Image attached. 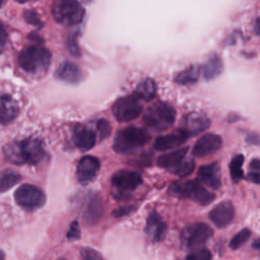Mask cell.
Here are the masks:
<instances>
[{"label": "cell", "instance_id": "6da1fadb", "mask_svg": "<svg viewBox=\"0 0 260 260\" xmlns=\"http://www.w3.org/2000/svg\"><path fill=\"white\" fill-rule=\"evenodd\" d=\"M4 154L9 161L16 165H37L45 156V149L39 139L26 138L7 144Z\"/></svg>", "mask_w": 260, "mask_h": 260}, {"label": "cell", "instance_id": "7a4b0ae2", "mask_svg": "<svg viewBox=\"0 0 260 260\" xmlns=\"http://www.w3.org/2000/svg\"><path fill=\"white\" fill-rule=\"evenodd\" d=\"M18 63L28 73L43 74L50 66L51 53L40 45H32L22 50L18 57Z\"/></svg>", "mask_w": 260, "mask_h": 260}, {"label": "cell", "instance_id": "3957f363", "mask_svg": "<svg viewBox=\"0 0 260 260\" xmlns=\"http://www.w3.org/2000/svg\"><path fill=\"white\" fill-rule=\"evenodd\" d=\"M148 141L149 135L143 129L130 126L117 132L113 148L119 153H126L143 146Z\"/></svg>", "mask_w": 260, "mask_h": 260}, {"label": "cell", "instance_id": "277c9868", "mask_svg": "<svg viewBox=\"0 0 260 260\" xmlns=\"http://www.w3.org/2000/svg\"><path fill=\"white\" fill-rule=\"evenodd\" d=\"M176 120V112L169 104L158 102L147 108L143 121L145 125L157 131L169 129Z\"/></svg>", "mask_w": 260, "mask_h": 260}, {"label": "cell", "instance_id": "5b68a950", "mask_svg": "<svg viewBox=\"0 0 260 260\" xmlns=\"http://www.w3.org/2000/svg\"><path fill=\"white\" fill-rule=\"evenodd\" d=\"M55 20L64 25H75L82 21L84 8L77 0H55L52 5Z\"/></svg>", "mask_w": 260, "mask_h": 260}, {"label": "cell", "instance_id": "8992f818", "mask_svg": "<svg viewBox=\"0 0 260 260\" xmlns=\"http://www.w3.org/2000/svg\"><path fill=\"white\" fill-rule=\"evenodd\" d=\"M170 190L176 196L180 198H189L200 205H208L215 198L213 193L209 192L197 181L175 183L171 186Z\"/></svg>", "mask_w": 260, "mask_h": 260}, {"label": "cell", "instance_id": "52a82bcc", "mask_svg": "<svg viewBox=\"0 0 260 260\" xmlns=\"http://www.w3.org/2000/svg\"><path fill=\"white\" fill-rule=\"evenodd\" d=\"M14 199L19 206L28 210L40 208L46 202V196L42 189L30 184H24L17 188Z\"/></svg>", "mask_w": 260, "mask_h": 260}, {"label": "cell", "instance_id": "ba28073f", "mask_svg": "<svg viewBox=\"0 0 260 260\" xmlns=\"http://www.w3.org/2000/svg\"><path fill=\"white\" fill-rule=\"evenodd\" d=\"M212 235L213 231L208 224L204 222H194L183 229L181 242L187 248H194L206 243Z\"/></svg>", "mask_w": 260, "mask_h": 260}, {"label": "cell", "instance_id": "9c48e42d", "mask_svg": "<svg viewBox=\"0 0 260 260\" xmlns=\"http://www.w3.org/2000/svg\"><path fill=\"white\" fill-rule=\"evenodd\" d=\"M142 112V105L134 95L120 98L113 105V114L120 122H129L138 118Z\"/></svg>", "mask_w": 260, "mask_h": 260}, {"label": "cell", "instance_id": "30bf717a", "mask_svg": "<svg viewBox=\"0 0 260 260\" xmlns=\"http://www.w3.org/2000/svg\"><path fill=\"white\" fill-rule=\"evenodd\" d=\"M142 183L141 175L136 171L120 170L112 177V185L121 192L135 190Z\"/></svg>", "mask_w": 260, "mask_h": 260}, {"label": "cell", "instance_id": "8fae6325", "mask_svg": "<svg viewBox=\"0 0 260 260\" xmlns=\"http://www.w3.org/2000/svg\"><path fill=\"white\" fill-rule=\"evenodd\" d=\"M222 145L221 137L217 134L209 133L203 135L193 146L192 153L197 157L207 156L220 149Z\"/></svg>", "mask_w": 260, "mask_h": 260}, {"label": "cell", "instance_id": "7c38bea8", "mask_svg": "<svg viewBox=\"0 0 260 260\" xmlns=\"http://www.w3.org/2000/svg\"><path fill=\"white\" fill-rule=\"evenodd\" d=\"M100 166V160L94 156L85 155L81 157L76 170L78 182L81 184H87L91 182L98 175Z\"/></svg>", "mask_w": 260, "mask_h": 260}, {"label": "cell", "instance_id": "4fadbf2b", "mask_svg": "<svg viewBox=\"0 0 260 260\" xmlns=\"http://www.w3.org/2000/svg\"><path fill=\"white\" fill-rule=\"evenodd\" d=\"M235 216V208L231 201H222L209 212L210 220L217 228H224L232 222Z\"/></svg>", "mask_w": 260, "mask_h": 260}, {"label": "cell", "instance_id": "5bb4252c", "mask_svg": "<svg viewBox=\"0 0 260 260\" xmlns=\"http://www.w3.org/2000/svg\"><path fill=\"white\" fill-rule=\"evenodd\" d=\"M145 233L152 243L162 241L167 233V224L156 211H152L145 224Z\"/></svg>", "mask_w": 260, "mask_h": 260}, {"label": "cell", "instance_id": "9a60e30c", "mask_svg": "<svg viewBox=\"0 0 260 260\" xmlns=\"http://www.w3.org/2000/svg\"><path fill=\"white\" fill-rule=\"evenodd\" d=\"M210 125L208 117L202 113L193 112L185 116L183 120V130L189 135H196L206 130Z\"/></svg>", "mask_w": 260, "mask_h": 260}, {"label": "cell", "instance_id": "2e32d148", "mask_svg": "<svg viewBox=\"0 0 260 260\" xmlns=\"http://www.w3.org/2000/svg\"><path fill=\"white\" fill-rule=\"evenodd\" d=\"M187 138L188 134L181 128L171 132L170 134L157 137L153 143V147L155 150L158 151L173 149L182 145L187 140Z\"/></svg>", "mask_w": 260, "mask_h": 260}, {"label": "cell", "instance_id": "e0dca14e", "mask_svg": "<svg viewBox=\"0 0 260 260\" xmlns=\"http://www.w3.org/2000/svg\"><path fill=\"white\" fill-rule=\"evenodd\" d=\"M197 177L201 183L212 189H218L221 186L220 169L216 161L200 167Z\"/></svg>", "mask_w": 260, "mask_h": 260}, {"label": "cell", "instance_id": "ac0fdd59", "mask_svg": "<svg viewBox=\"0 0 260 260\" xmlns=\"http://www.w3.org/2000/svg\"><path fill=\"white\" fill-rule=\"evenodd\" d=\"M72 139L77 148H79L82 151H86L92 148L95 144L96 135L94 131H92L91 129L86 128L84 126H80L74 129Z\"/></svg>", "mask_w": 260, "mask_h": 260}, {"label": "cell", "instance_id": "d6986e66", "mask_svg": "<svg viewBox=\"0 0 260 260\" xmlns=\"http://www.w3.org/2000/svg\"><path fill=\"white\" fill-rule=\"evenodd\" d=\"M55 74L58 79L71 84H76L82 79V73L79 67L76 64L68 61L61 63Z\"/></svg>", "mask_w": 260, "mask_h": 260}, {"label": "cell", "instance_id": "ffe728a7", "mask_svg": "<svg viewBox=\"0 0 260 260\" xmlns=\"http://www.w3.org/2000/svg\"><path fill=\"white\" fill-rule=\"evenodd\" d=\"M18 114L16 102L8 94H0V125L10 123Z\"/></svg>", "mask_w": 260, "mask_h": 260}, {"label": "cell", "instance_id": "44dd1931", "mask_svg": "<svg viewBox=\"0 0 260 260\" xmlns=\"http://www.w3.org/2000/svg\"><path fill=\"white\" fill-rule=\"evenodd\" d=\"M103 214V204L99 196L93 195L89 198L84 209V220L86 223L92 224L96 222Z\"/></svg>", "mask_w": 260, "mask_h": 260}, {"label": "cell", "instance_id": "7402d4cb", "mask_svg": "<svg viewBox=\"0 0 260 260\" xmlns=\"http://www.w3.org/2000/svg\"><path fill=\"white\" fill-rule=\"evenodd\" d=\"M188 148L184 147L178 150L160 155L157 158V166L164 169H174L176 168L185 157Z\"/></svg>", "mask_w": 260, "mask_h": 260}, {"label": "cell", "instance_id": "603a6c76", "mask_svg": "<svg viewBox=\"0 0 260 260\" xmlns=\"http://www.w3.org/2000/svg\"><path fill=\"white\" fill-rule=\"evenodd\" d=\"M155 94H156V84L150 78H146L142 80L137 85L134 91V96L137 98L139 101L141 100L144 102H149L153 100Z\"/></svg>", "mask_w": 260, "mask_h": 260}, {"label": "cell", "instance_id": "cb8c5ba5", "mask_svg": "<svg viewBox=\"0 0 260 260\" xmlns=\"http://www.w3.org/2000/svg\"><path fill=\"white\" fill-rule=\"evenodd\" d=\"M202 72H203V76L206 80H210V79L217 77L222 72L221 60L216 55H213L203 65Z\"/></svg>", "mask_w": 260, "mask_h": 260}, {"label": "cell", "instance_id": "d4e9b609", "mask_svg": "<svg viewBox=\"0 0 260 260\" xmlns=\"http://www.w3.org/2000/svg\"><path fill=\"white\" fill-rule=\"evenodd\" d=\"M199 77V67L198 66H190L178 73L175 77V81L181 85L194 84Z\"/></svg>", "mask_w": 260, "mask_h": 260}, {"label": "cell", "instance_id": "484cf974", "mask_svg": "<svg viewBox=\"0 0 260 260\" xmlns=\"http://www.w3.org/2000/svg\"><path fill=\"white\" fill-rule=\"evenodd\" d=\"M20 179V175L13 170H4L0 172V192L9 190L16 185Z\"/></svg>", "mask_w": 260, "mask_h": 260}, {"label": "cell", "instance_id": "4316f807", "mask_svg": "<svg viewBox=\"0 0 260 260\" xmlns=\"http://www.w3.org/2000/svg\"><path fill=\"white\" fill-rule=\"evenodd\" d=\"M243 162H244V156H243L242 154H238V155L234 156V158H233L232 161H231L230 171H231L232 179H233L235 182L240 181V180L244 177L243 170H242Z\"/></svg>", "mask_w": 260, "mask_h": 260}, {"label": "cell", "instance_id": "83f0119b", "mask_svg": "<svg viewBox=\"0 0 260 260\" xmlns=\"http://www.w3.org/2000/svg\"><path fill=\"white\" fill-rule=\"evenodd\" d=\"M195 168V162L192 158H187V159H183L176 168H174V173L183 178L186 177L188 175H190L193 170Z\"/></svg>", "mask_w": 260, "mask_h": 260}, {"label": "cell", "instance_id": "f1b7e54d", "mask_svg": "<svg viewBox=\"0 0 260 260\" xmlns=\"http://www.w3.org/2000/svg\"><path fill=\"white\" fill-rule=\"evenodd\" d=\"M250 236H251V231L249 229H243L237 235H235V237L232 239L230 243L231 248L232 249L240 248L243 244H245L249 240Z\"/></svg>", "mask_w": 260, "mask_h": 260}, {"label": "cell", "instance_id": "f546056e", "mask_svg": "<svg viewBox=\"0 0 260 260\" xmlns=\"http://www.w3.org/2000/svg\"><path fill=\"white\" fill-rule=\"evenodd\" d=\"M186 260H211V254L207 249L199 248L189 254Z\"/></svg>", "mask_w": 260, "mask_h": 260}, {"label": "cell", "instance_id": "4dcf8cb0", "mask_svg": "<svg viewBox=\"0 0 260 260\" xmlns=\"http://www.w3.org/2000/svg\"><path fill=\"white\" fill-rule=\"evenodd\" d=\"M96 127H98V131L101 135L102 138H105V137H108L110 134H111V125L110 123L105 120V119H100L96 123Z\"/></svg>", "mask_w": 260, "mask_h": 260}, {"label": "cell", "instance_id": "1f68e13d", "mask_svg": "<svg viewBox=\"0 0 260 260\" xmlns=\"http://www.w3.org/2000/svg\"><path fill=\"white\" fill-rule=\"evenodd\" d=\"M82 260H104L103 256L91 248H84L81 250Z\"/></svg>", "mask_w": 260, "mask_h": 260}, {"label": "cell", "instance_id": "d6a6232c", "mask_svg": "<svg viewBox=\"0 0 260 260\" xmlns=\"http://www.w3.org/2000/svg\"><path fill=\"white\" fill-rule=\"evenodd\" d=\"M24 17L26 19L27 22H29L30 24L35 25V26H42V22H41V19L39 18L38 14L35 12V11H25L24 12Z\"/></svg>", "mask_w": 260, "mask_h": 260}, {"label": "cell", "instance_id": "836d02e7", "mask_svg": "<svg viewBox=\"0 0 260 260\" xmlns=\"http://www.w3.org/2000/svg\"><path fill=\"white\" fill-rule=\"evenodd\" d=\"M67 238L70 240H78L80 238V230L77 221H73L67 233Z\"/></svg>", "mask_w": 260, "mask_h": 260}, {"label": "cell", "instance_id": "e575fe53", "mask_svg": "<svg viewBox=\"0 0 260 260\" xmlns=\"http://www.w3.org/2000/svg\"><path fill=\"white\" fill-rule=\"evenodd\" d=\"M133 209H134V206H131V205L120 207V208L113 211V215L116 216V217H121V216H124V215L130 213Z\"/></svg>", "mask_w": 260, "mask_h": 260}, {"label": "cell", "instance_id": "d590c367", "mask_svg": "<svg viewBox=\"0 0 260 260\" xmlns=\"http://www.w3.org/2000/svg\"><path fill=\"white\" fill-rule=\"evenodd\" d=\"M6 42V32L4 27L0 24V53L3 51Z\"/></svg>", "mask_w": 260, "mask_h": 260}, {"label": "cell", "instance_id": "8d00e7d4", "mask_svg": "<svg viewBox=\"0 0 260 260\" xmlns=\"http://www.w3.org/2000/svg\"><path fill=\"white\" fill-rule=\"evenodd\" d=\"M248 180L252 181L255 184H259V171L251 170L248 174Z\"/></svg>", "mask_w": 260, "mask_h": 260}, {"label": "cell", "instance_id": "74e56055", "mask_svg": "<svg viewBox=\"0 0 260 260\" xmlns=\"http://www.w3.org/2000/svg\"><path fill=\"white\" fill-rule=\"evenodd\" d=\"M4 258H5L4 253L2 251H0V260H4Z\"/></svg>", "mask_w": 260, "mask_h": 260}, {"label": "cell", "instance_id": "f35d334b", "mask_svg": "<svg viewBox=\"0 0 260 260\" xmlns=\"http://www.w3.org/2000/svg\"><path fill=\"white\" fill-rule=\"evenodd\" d=\"M254 246H255V248H256V249H258V248H259V245H258V240H256V241H255V245H254Z\"/></svg>", "mask_w": 260, "mask_h": 260}, {"label": "cell", "instance_id": "ab89813d", "mask_svg": "<svg viewBox=\"0 0 260 260\" xmlns=\"http://www.w3.org/2000/svg\"><path fill=\"white\" fill-rule=\"evenodd\" d=\"M17 2H19V3H24V2H26V1H28V0H16Z\"/></svg>", "mask_w": 260, "mask_h": 260}, {"label": "cell", "instance_id": "60d3db41", "mask_svg": "<svg viewBox=\"0 0 260 260\" xmlns=\"http://www.w3.org/2000/svg\"><path fill=\"white\" fill-rule=\"evenodd\" d=\"M2 2H3V0H0V6L2 5Z\"/></svg>", "mask_w": 260, "mask_h": 260}, {"label": "cell", "instance_id": "b9f144b4", "mask_svg": "<svg viewBox=\"0 0 260 260\" xmlns=\"http://www.w3.org/2000/svg\"><path fill=\"white\" fill-rule=\"evenodd\" d=\"M60 260H65V259H60Z\"/></svg>", "mask_w": 260, "mask_h": 260}]
</instances>
